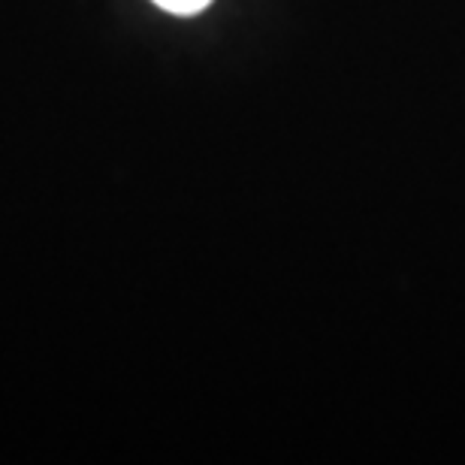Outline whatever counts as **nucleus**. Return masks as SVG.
Masks as SVG:
<instances>
[{
  "label": "nucleus",
  "mask_w": 465,
  "mask_h": 465,
  "mask_svg": "<svg viewBox=\"0 0 465 465\" xmlns=\"http://www.w3.org/2000/svg\"><path fill=\"white\" fill-rule=\"evenodd\" d=\"M157 6L166 9V13H175V15H193L200 9H206L212 0H154Z\"/></svg>",
  "instance_id": "f257e3e1"
}]
</instances>
